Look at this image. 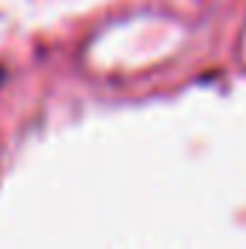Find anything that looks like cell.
<instances>
[{"label": "cell", "instance_id": "1", "mask_svg": "<svg viewBox=\"0 0 246 249\" xmlns=\"http://www.w3.org/2000/svg\"><path fill=\"white\" fill-rule=\"evenodd\" d=\"M3 75H6V72H3V67H0V84H3Z\"/></svg>", "mask_w": 246, "mask_h": 249}]
</instances>
